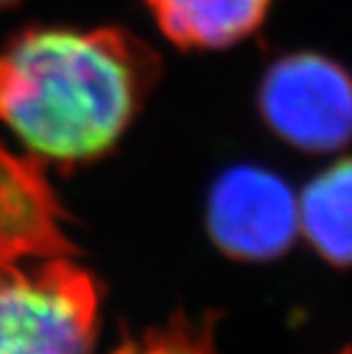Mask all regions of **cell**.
<instances>
[{
  "label": "cell",
  "instance_id": "obj_1",
  "mask_svg": "<svg viewBox=\"0 0 352 354\" xmlns=\"http://www.w3.org/2000/svg\"><path fill=\"white\" fill-rule=\"evenodd\" d=\"M160 73L158 53L126 28H26L0 48V122L41 162L99 160Z\"/></svg>",
  "mask_w": 352,
  "mask_h": 354
},
{
  "label": "cell",
  "instance_id": "obj_2",
  "mask_svg": "<svg viewBox=\"0 0 352 354\" xmlns=\"http://www.w3.org/2000/svg\"><path fill=\"white\" fill-rule=\"evenodd\" d=\"M96 308L94 279L64 256L0 263V354H89Z\"/></svg>",
  "mask_w": 352,
  "mask_h": 354
},
{
  "label": "cell",
  "instance_id": "obj_3",
  "mask_svg": "<svg viewBox=\"0 0 352 354\" xmlns=\"http://www.w3.org/2000/svg\"><path fill=\"white\" fill-rule=\"evenodd\" d=\"M257 103L275 138L304 153H332L352 142V78L320 53L275 59L261 78Z\"/></svg>",
  "mask_w": 352,
  "mask_h": 354
},
{
  "label": "cell",
  "instance_id": "obj_4",
  "mask_svg": "<svg viewBox=\"0 0 352 354\" xmlns=\"http://www.w3.org/2000/svg\"><path fill=\"white\" fill-rule=\"evenodd\" d=\"M206 227L224 254L268 261L284 254L299 231L297 199L279 174L236 165L213 183Z\"/></svg>",
  "mask_w": 352,
  "mask_h": 354
},
{
  "label": "cell",
  "instance_id": "obj_5",
  "mask_svg": "<svg viewBox=\"0 0 352 354\" xmlns=\"http://www.w3.org/2000/svg\"><path fill=\"white\" fill-rule=\"evenodd\" d=\"M73 252L62 231V208L35 156L0 142V263L50 259Z\"/></svg>",
  "mask_w": 352,
  "mask_h": 354
},
{
  "label": "cell",
  "instance_id": "obj_6",
  "mask_svg": "<svg viewBox=\"0 0 352 354\" xmlns=\"http://www.w3.org/2000/svg\"><path fill=\"white\" fill-rule=\"evenodd\" d=\"M156 26L181 50L236 46L263 26L275 0H145Z\"/></svg>",
  "mask_w": 352,
  "mask_h": 354
},
{
  "label": "cell",
  "instance_id": "obj_7",
  "mask_svg": "<svg viewBox=\"0 0 352 354\" xmlns=\"http://www.w3.org/2000/svg\"><path fill=\"white\" fill-rule=\"evenodd\" d=\"M299 231L325 261L352 266V158L311 178L297 199Z\"/></svg>",
  "mask_w": 352,
  "mask_h": 354
},
{
  "label": "cell",
  "instance_id": "obj_8",
  "mask_svg": "<svg viewBox=\"0 0 352 354\" xmlns=\"http://www.w3.org/2000/svg\"><path fill=\"white\" fill-rule=\"evenodd\" d=\"M21 0H0V12L3 10H10V7H17Z\"/></svg>",
  "mask_w": 352,
  "mask_h": 354
},
{
  "label": "cell",
  "instance_id": "obj_9",
  "mask_svg": "<svg viewBox=\"0 0 352 354\" xmlns=\"http://www.w3.org/2000/svg\"><path fill=\"white\" fill-rule=\"evenodd\" d=\"M343 354H352V352H343Z\"/></svg>",
  "mask_w": 352,
  "mask_h": 354
}]
</instances>
